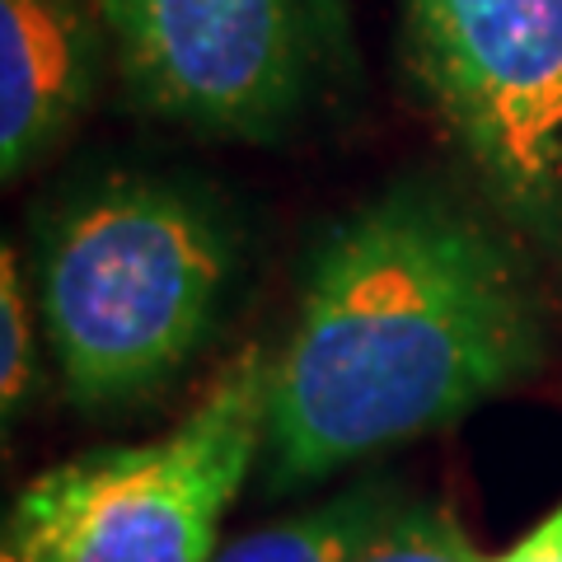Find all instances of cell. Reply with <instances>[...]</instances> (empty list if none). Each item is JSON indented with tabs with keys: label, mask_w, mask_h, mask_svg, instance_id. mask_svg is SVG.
<instances>
[{
	"label": "cell",
	"mask_w": 562,
	"mask_h": 562,
	"mask_svg": "<svg viewBox=\"0 0 562 562\" xmlns=\"http://www.w3.org/2000/svg\"><path fill=\"white\" fill-rule=\"evenodd\" d=\"M483 562H562V502L520 543H512L506 553L483 558Z\"/></svg>",
	"instance_id": "cell-10"
},
{
	"label": "cell",
	"mask_w": 562,
	"mask_h": 562,
	"mask_svg": "<svg viewBox=\"0 0 562 562\" xmlns=\"http://www.w3.org/2000/svg\"><path fill=\"white\" fill-rule=\"evenodd\" d=\"M150 113L206 136L272 140L324 66L333 0H94Z\"/></svg>",
	"instance_id": "cell-5"
},
{
	"label": "cell",
	"mask_w": 562,
	"mask_h": 562,
	"mask_svg": "<svg viewBox=\"0 0 562 562\" xmlns=\"http://www.w3.org/2000/svg\"><path fill=\"white\" fill-rule=\"evenodd\" d=\"M33 380H38V361H33L29 291L20 281V258L5 244L0 249V403H5V422L24 413V403L33 398Z\"/></svg>",
	"instance_id": "cell-9"
},
{
	"label": "cell",
	"mask_w": 562,
	"mask_h": 562,
	"mask_svg": "<svg viewBox=\"0 0 562 562\" xmlns=\"http://www.w3.org/2000/svg\"><path fill=\"white\" fill-rule=\"evenodd\" d=\"M268 417L272 357L254 342L165 436L43 469L5 516V562H211Z\"/></svg>",
	"instance_id": "cell-3"
},
{
	"label": "cell",
	"mask_w": 562,
	"mask_h": 562,
	"mask_svg": "<svg viewBox=\"0 0 562 562\" xmlns=\"http://www.w3.org/2000/svg\"><path fill=\"white\" fill-rule=\"evenodd\" d=\"M235 239L192 192L109 183L76 198L43 239V324L80 408L155 394L216 328Z\"/></svg>",
	"instance_id": "cell-2"
},
{
	"label": "cell",
	"mask_w": 562,
	"mask_h": 562,
	"mask_svg": "<svg viewBox=\"0 0 562 562\" xmlns=\"http://www.w3.org/2000/svg\"><path fill=\"white\" fill-rule=\"evenodd\" d=\"M94 57L80 0H0V173L10 183L80 122Z\"/></svg>",
	"instance_id": "cell-6"
},
{
	"label": "cell",
	"mask_w": 562,
	"mask_h": 562,
	"mask_svg": "<svg viewBox=\"0 0 562 562\" xmlns=\"http://www.w3.org/2000/svg\"><path fill=\"white\" fill-rule=\"evenodd\" d=\"M357 562H483L446 506H390Z\"/></svg>",
	"instance_id": "cell-8"
},
{
	"label": "cell",
	"mask_w": 562,
	"mask_h": 562,
	"mask_svg": "<svg viewBox=\"0 0 562 562\" xmlns=\"http://www.w3.org/2000/svg\"><path fill=\"white\" fill-rule=\"evenodd\" d=\"M390 506L394 502L375 487L342 492V497L314 506L305 516L272 520L254 535L225 543L211 562H357Z\"/></svg>",
	"instance_id": "cell-7"
},
{
	"label": "cell",
	"mask_w": 562,
	"mask_h": 562,
	"mask_svg": "<svg viewBox=\"0 0 562 562\" xmlns=\"http://www.w3.org/2000/svg\"><path fill=\"white\" fill-rule=\"evenodd\" d=\"M539 301L512 235L394 183L324 235L272 361L268 487L291 492L441 431L530 375Z\"/></svg>",
	"instance_id": "cell-1"
},
{
	"label": "cell",
	"mask_w": 562,
	"mask_h": 562,
	"mask_svg": "<svg viewBox=\"0 0 562 562\" xmlns=\"http://www.w3.org/2000/svg\"><path fill=\"white\" fill-rule=\"evenodd\" d=\"M403 52L492 211L562 258V0H398Z\"/></svg>",
	"instance_id": "cell-4"
}]
</instances>
